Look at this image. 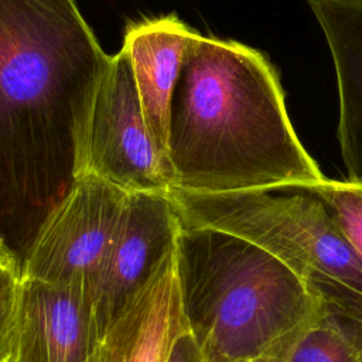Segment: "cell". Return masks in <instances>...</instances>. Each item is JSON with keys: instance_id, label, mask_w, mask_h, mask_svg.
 Wrapping results in <instances>:
<instances>
[{"instance_id": "obj_1", "label": "cell", "mask_w": 362, "mask_h": 362, "mask_svg": "<svg viewBox=\"0 0 362 362\" xmlns=\"http://www.w3.org/2000/svg\"><path fill=\"white\" fill-rule=\"evenodd\" d=\"M109 61L76 0H0V243L20 264L85 174Z\"/></svg>"}, {"instance_id": "obj_2", "label": "cell", "mask_w": 362, "mask_h": 362, "mask_svg": "<svg viewBox=\"0 0 362 362\" xmlns=\"http://www.w3.org/2000/svg\"><path fill=\"white\" fill-rule=\"evenodd\" d=\"M171 187L229 192L325 180L287 115L273 64L191 31L170 103Z\"/></svg>"}, {"instance_id": "obj_3", "label": "cell", "mask_w": 362, "mask_h": 362, "mask_svg": "<svg viewBox=\"0 0 362 362\" xmlns=\"http://www.w3.org/2000/svg\"><path fill=\"white\" fill-rule=\"evenodd\" d=\"M174 267L187 328L205 362L283 359L315 318L308 283L230 233L181 228Z\"/></svg>"}, {"instance_id": "obj_4", "label": "cell", "mask_w": 362, "mask_h": 362, "mask_svg": "<svg viewBox=\"0 0 362 362\" xmlns=\"http://www.w3.org/2000/svg\"><path fill=\"white\" fill-rule=\"evenodd\" d=\"M181 228H209L269 252L305 281L325 274L362 291V262L314 184L229 192L167 191Z\"/></svg>"}, {"instance_id": "obj_5", "label": "cell", "mask_w": 362, "mask_h": 362, "mask_svg": "<svg viewBox=\"0 0 362 362\" xmlns=\"http://www.w3.org/2000/svg\"><path fill=\"white\" fill-rule=\"evenodd\" d=\"M126 198L113 184L83 174L35 236L21 277L76 286L93 301Z\"/></svg>"}, {"instance_id": "obj_6", "label": "cell", "mask_w": 362, "mask_h": 362, "mask_svg": "<svg viewBox=\"0 0 362 362\" xmlns=\"http://www.w3.org/2000/svg\"><path fill=\"white\" fill-rule=\"evenodd\" d=\"M86 173L127 194L170 189L144 122L130 57L123 47L110 55L93 99Z\"/></svg>"}, {"instance_id": "obj_7", "label": "cell", "mask_w": 362, "mask_h": 362, "mask_svg": "<svg viewBox=\"0 0 362 362\" xmlns=\"http://www.w3.org/2000/svg\"><path fill=\"white\" fill-rule=\"evenodd\" d=\"M181 225L167 192L127 194L112 247L93 293L103 337L174 252Z\"/></svg>"}, {"instance_id": "obj_8", "label": "cell", "mask_w": 362, "mask_h": 362, "mask_svg": "<svg viewBox=\"0 0 362 362\" xmlns=\"http://www.w3.org/2000/svg\"><path fill=\"white\" fill-rule=\"evenodd\" d=\"M100 345L88 291L23 279L14 362H88Z\"/></svg>"}, {"instance_id": "obj_9", "label": "cell", "mask_w": 362, "mask_h": 362, "mask_svg": "<svg viewBox=\"0 0 362 362\" xmlns=\"http://www.w3.org/2000/svg\"><path fill=\"white\" fill-rule=\"evenodd\" d=\"M191 31L177 16L170 14L132 23L123 42L130 57L144 122L170 187V103Z\"/></svg>"}, {"instance_id": "obj_10", "label": "cell", "mask_w": 362, "mask_h": 362, "mask_svg": "<svg viewBox=\"0 0 362 362\" xmlns=\"http://www.w3.org/2000/svg\"><path fill=\"white\" fill-rule=\"evenodd\" d=\"M329 48L337 78L338 141L346 180L362 182V0H305Z\"/></svg>"}, {"instance_id": "obj_11", "label": "cell", "mask_w": 362, "mask_h": 362, "mask_svg": "<svg viewBox=\"0 0 362 362\" xmlns=\"http://www.w3.org/2000/svg\"><path fill=\"white\" fill-rule=\"evenodd\" d=\"M185 328L173 252L103 337L105 362H165Z\"/></svg>"}, {"instance_id": "obj_12", "label": "cell", "mask_w": 362, "mask_h": 362, "mask_svg": "<svg viewBox=\"0 0 362 362\" xmlns=\"http://www.w3.org/2000/svg\"><path fill=\"white\" fill-rule=\"evenodd\" d=\"M307 283L317 314L283 362H362V291L325 274Z\"/></svg>"}, {"instance_id": "obj_13", "label": "cell", "mask_w": 362, "mask_h": 362, "mask_svg": "<svg viewBox=\"0 0 362 362\" xmlns=\"http://www.w3.org/2000/svg\"><path fill=\"white\" fill-rule=\"evenodd\" d=\"M21 283L20 262L0 243V362H14Z\"/></svg>"}, {"instance_id": "obj_14", "label": "cell", "mask_w": 362, "mask_h": 362, "mask_svg": "<svg viewBox=\"0 0 362 362\" xmlns=\"http://www.w3.org/2000/svg\"><path fill=\"white\" fill-rule=\"evenodd\" d=\"M362 262V182L324 180L314 184Z\"/></svg>"}, {"instance_id": "obj_15", "label": "cell", "mask_w": 362, "mask_h": 362, "mask_svg": "<svg viewBox=\"0 0 362 362\" xmlns=\"http://www.w3.org/2000/svg\"><path fill=\"white\" fill-rule=\"evenodd\" d=\"M165 362H205L201 349L188 328L178 332L174 338Z\"/></svg>"}, {"instance_id": "obj_16", "label": "cell", "mask_w": 362, "mask_h": 362, "mask_svg": "<svg viewBox=\"0 0 362 362\" xmlns=\"http://www.w3.org/2000/svg\"><path fill=\"white\" fill-rule=\"evenodd\" d=\"M88 362H105V356H103V351H102V345H100V348H99V351L96 352V355L90 359V361H88Z\"/></svg>"}, {"instance_id": "obj_17", "label": "cell", "mask_w": 362, "mask_h": 362, "mask_svg": "<svg viewBox=\"0 0 362 362\" xmlns=\"http://www.w3.org/2000/svg\"><path fill=\"white\" fill-rule=\"evenodd\" d=\"M243 362H283V359H279V358H260V359L243 361Z\"/></svg>"}]
</instances>
